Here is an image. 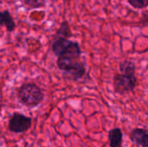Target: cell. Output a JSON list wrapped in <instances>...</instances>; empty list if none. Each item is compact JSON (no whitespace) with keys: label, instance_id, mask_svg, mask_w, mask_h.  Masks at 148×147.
I'll use <instances>...</instances> for the list:
<instances>
[{"label":"cell","instance_id":"9c48e42d","mask_svg":"<svg viewBox=\"0 0 148 147\" xmlns=\"http://www.w3.org/2000/svg\"><path fill=\"white\" fill-rule=\"evenodd\" d=\"M120 70L121 74L134 75H135V64L131 61H124L120 64Z\"/></svg>","mask_w":148,"mask_h":147},{"label":"cell","instance_id":"6da1fadb","mask_svg":"<svg viewBox=\"0 0 148 147\" xmlns=\"http://www.w3.org/2000/svg\"><path fill=\"white\" fill-rule=\"evenodd\" d=\"M53 53L58 56H64L70 59L79 60L81 56V49L77 42L68 40L67 38L56 37L52 44Z\"/></svg>","mask_w":148,"mask_h":147},{"label":"cell","instance_id":"52a82bcc","mask_svg":"<svg viewBox=\"0 0 148 147\" xmlns=\"http://www.w3.org/2000/svg\"><path fill=\"white\" fill-rule=\"evenodd\" d=\"M108 139L110 147H121L122 146V140H123V134L120 128H114L109 131L108 133Z\"/></svg>","mask_w":148,"mask_h":147},{"label":"cell","instance_id":"30bf717a","mask_svg":"<svg viewBox=\"0 0 148 147\" xmlns=\"http://www.w3.org/2000/svg\"><path fill=\"white\" fill-rule=\"evenodd\" d=\"M71 36V31L69 29V25L67 23V21H64L62 23L60 28L58 29L56 34V37H62V38H67Z\"/></svg>","mask_w":148,"mask_h":147},{"label":"cell","instance_id":"7c38bea8","mask_svg":"<svg viewBox=\"0 0 148 147\" xmlns=\"http://www.w3.org/2000/svg\"><path fill=\"white\" fill-rule=\"evenodd\" d=\"M129 3L136 9L146 8L148 4V0H128Z\"/></svg>","mask_w":148,"mask_h":147},{"label":"cell","instance_id":"8fae6325","mask_svg":"<svg viewBox=\"0 0 148 147\" xmlns=\"http://www.w3.org/2000/svg\"><path fill=\"white\" fill-rule=\"evenodd\" d=\"M23 2L28 7L35 9L42 6L44 4L45 0H23Z\"/></svg>","mask_w":148,"mask_h":147},{"label":"cell","instance_id":"5b68a950","mask_svg":"<svg viewBox=\"0 0 148 147\" xmlns=\"http://www.w3.org/2000/svg\"><path fill=\"white\" fill-rule=\"evenodd\" d=\"M31 126V119L22 113H15L9 121L8 128L10 132L23 133L27 132Z\"/></svg>","mask_w":148,"mask_h":147},{"label":"cell","instance_id":"ba28073f","mask_svg":"<svg viewBox=\"0 0 148 147\" xmlns=\"http://www.w3.org/2000/svg\"><path fill=\"white\" fill-rule=\"evenodd\" d=\"M0 25L5 26L7 30L11 32L15 29L16 23L13 17L8 10L0 11Z\"/></svg>","mask_w":148,"mask_h":147},{"label":"cell","instance_id":"8992f818","mask_svg":"<svg viewBox=\"0 0 148 147\" xmlns=\"http://www.w3.org/2000/svg\"><path fill=\"white\" fill-rule=\"evenodd\" d=\"M130 139L139 146L148 147V133L146 129L135 128L131 133Z\"/></svg>","mask_w":148,"mask_h":147},{"label":"cell","instance_id":"3957f363","mask_svg":"<svg viewBox=\"0 0 148 147\" xmlns=\"http://www.w3.org/2000/svg\"><path fill=\"white\" fill-rule=\"evenodd\" d=\"M56 63L57 67L61 70L67 72L75 81L82 78L85 75V65L79 60L70 59L64 56H58Z\"/></svg>","mask_w":148,"mask_h":147},{"label":"cell","instance_id":"277c9868","mask_svg":"<svg viewBox=\"0 0 148 147\" xmlns=\"http://www.w3.org/2000/svg\"><path fill=\"white\" fill-rule=\"evenodd\" d=\"M137 85V78L135 75H127L118 74L114 78V87L116 93L125 94L134 90Z\"/></svg>","mask_w":148,"mask_h":147},{"label":"cell","instance_id":"7a4b0ae2","mask_svg":"<svg viewBox=\"0 0 148 147\" xmlns=\"http://www.w3.org/2000/svg\"><path fill=\"white\" fill-rule=\"evenodd\" d=\"M18 98L22 104L29 107H34L42 101L43 94L36 84L26 83L18 90Z\"/></svg>","mask_w":148,"mask_h":147}]
</instances>
